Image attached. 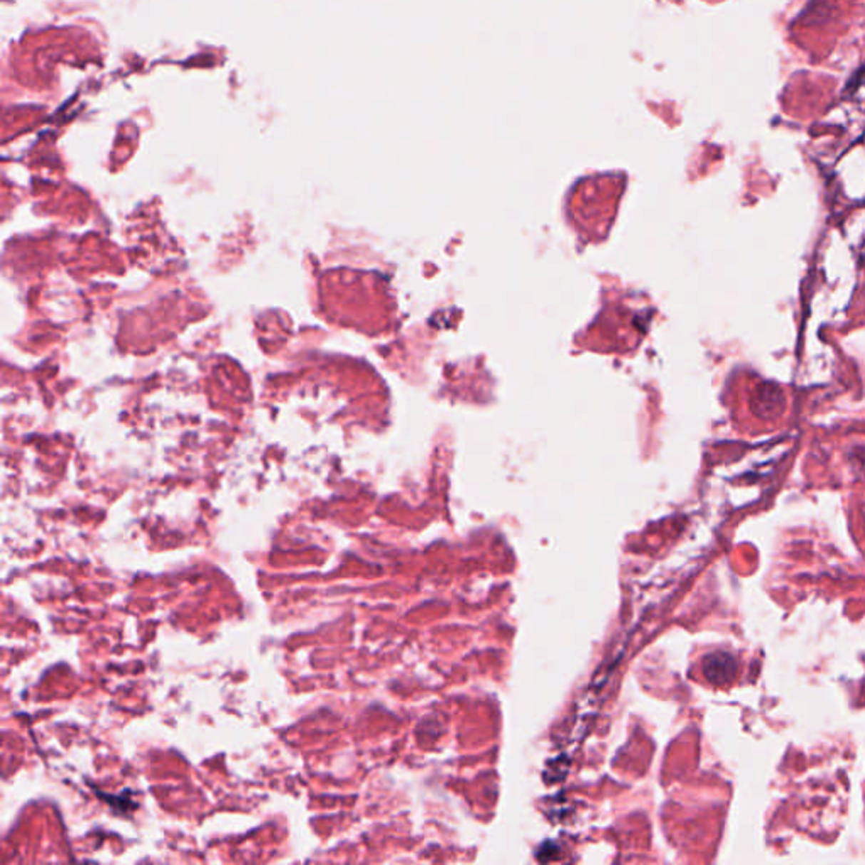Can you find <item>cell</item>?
Returning a JSON list of instances; mask_svg holds the SVG:
<instances>
[{"instance_id": "obj_1", "label": "cell", "mask_w": 865, "mask_h": 865, "mask_svg": "<svg viewBox=\"0 0 865 865\" xmlns=\"http://www.w3.org/2000/svg\"><path fill=\"white\" fill-rule=\"evenodd\" d=\"M703 672L712 685H727L737 672L735 659L727 652H713L705 657Z\"/></svg>"}]
</instances>
